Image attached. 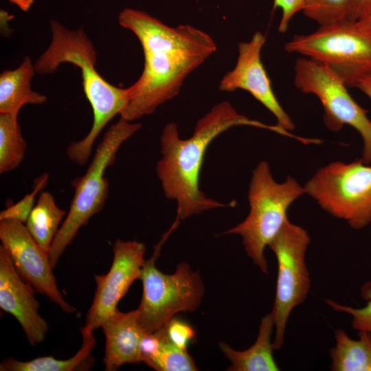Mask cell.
<instances>
[{"label":"cell","instance_id":"obj_1","mask_svg":"<svg viewBox=\"0 0 371 371\" xmlns=\"http://www.w3.org/2000/svg\"><path fill=\"white\" fill-rule=\"evenodd\" d=\"M118 22L135 34L144 55L142 75L127 88V102L120 113L128 122L153 114L176 97L188 76L216 51L212 38L191 25L170 27L132 8L121 11Z\"/></svg>","mask_w":371,"mask_h":371},{"label":"cell","instance_id":"obj_2","mask_svg":"<svg viewBox=\"0 0 371 371\" xmlns=\"http://www.w3.org/2000/svg\"><path fill=\"white\" fill-rule=\"evenodd\" d=\"M236 126H254L288 135L278 125H267L238 113L227 101L216 104L200 118L188 139L179 137L175 122L164 127L160 137L161 158L157 163L156 172L165 196L177 202L176 221L210 209L231 205L206 196L199 182L210 144L218 135Z\"/></svg>","mask_w":371,"mask_h":371},{"label":"cell","instance_id":"obj_3","mask_svg":"<svg viewBox=\"0 0 371 371\" xmlns=\"http://www.w3.org/2000/svg\"><path fill=\"white\" fill-rule=\"evenodd\" d=\"M50 27L51 43L34 64V69L39 74H49L65 63L80 68L84 92L93 110V122L83 139L68 146L67 155L75 164L84 166L90 158L101 131L126 106L128 90L113 86L98 73L95 68L97 52L82 28L69 30L56 20L51 21Z\"/></svg>","mask_w":371,"mask_h":371},{"label":"cell","instance_id":"obj_4","mask_svg":"<svg viewBox=\"0 0 371 371\" xmlns=\"http://www.w3.org/2000/svg\"><path fill=\"white\" fill-rule=\"evenodd\" d=\"M304 194V187L290 176L282 183L276 181L269 163L262 161L252 171L247 216L224 234L240 235L247 256L267 274L265 249L288 220L290 205Z\"/></svg>","mask_w":371,"mask_h":371},{"label":"cell","instance_id":"obj_5","mask_svg":"<svg viewBox=\"0 0 371 371\" xmlns=\"http://www.w3.org/2000/svg\"><path fill=\"white\" fill-rule=\"evenodd\" d=\"M141 127L140 123H131L120 117L104 133L86 172L72 180L71 184L75 190L69 210L49 251L53 269L79 229L103 209L109 188L106 170L113 164L122 144Z\"/></svg>","mask_w":371,"mask_h":371},{"label":"cell","instance_id":"obj_6","mask_svg":"<svg viewBox=\"0 0 371 371\" xmlns=\"http://www.w3.org/2000/svg\"><path fill=\"white\" fill-rule=\"evenodd\" d=\"M176 228L172 224L162 236L154 247L153 256L145 261L139 278L143 293L137 308L138 322L146 333L165 327L179 312L196 310L205 293L201 276L188 263H179L172 274H166L155 267L163 244Z\"/></svg>","mask_w":371,"mask_h":371},{"label":"cell","instance_id":"obj_7","mask_svg":"<svg viewBox=\"0 0 371 371\" xmlns=\"http://www.w3.org/2000/svg\"><path fill=\"white\" fill-rule=\"evenodd\" d=\"M324 210L355 230L371 223V166L357 159L330 162L303 186Z\"/></svg>","mask_w":371,"mask_h":371},{"label":"cell","instance_id":"obj_8","mask_svg":"<svg viewBox=\"0 0 371 371\" xmlns=\"http://www.w3.org/2000/svg\"><path fill=\"white\" fill-rule=\"evenodd\" d=\"M284 50L328 65L348 88L356 87L371 73V37L350 20L320 25L311 34L295 35L285 43Z\"/></svg>","mask_w":371,"mask_h":371},{"label":"cell","instance_id":"obj_9","mask_svg":"<svg viewBox=\"0 0 371 371\" xmlns=\"http://www.w3.org/2000/svg\"><path fill=\"white\" fill-rule=\"evenodd\" d=\"M294 83L297 89L318 98L324 109L323 120L330 131L344 125L354 128L363 141L361 161L371 163V120L348 91L341 79L328 65L304 56L295 60Z\"/></svg>","mask_w":371,"mask_h":371},{"label":"cell","instance_id":"obj_10","mask_svg":"<svg viewBox=\"0 0 371 371\" xmlns=\"http://www.w3.org/2000/svg\"><path fill=\"white\" fill-rule=\"evenodd\" d=\"M311 238L308 232L289 219L269 243L278 262V276L272 311L275 350L281 349L289 315L306 300L311 286L305 258Z\"/></svg>","mask_w":371,"mask_h":371},{"label":"cell","instance_id":"obj_11","mask_svg":"<svg viewBox=\"0 0 371 371\" xmlns=\"http://www.w3.org/2000/svg\"><path fill=\"white\" fill-rule=\"evenodd\" d=\"M0 240L25 281L65 313L76 312V308L67 302L58 288L48 253L34 240L24 223L14 219L0 221Z\"/></svg>","mask_w":371,"mask_h":371},{"label":"cell","instance_id":"obj_12","mask_svg":"<svg viewBox=\"0 0 371 371\" xmlns=\"http://www.w3.org/2000/svg\"><path fill=\"white\" fill-rule=\"evenodd\" d=\"M145 251L146 247L141 242L121 239L115 241L111 268L106 274L94 276L96 289L85 326L94 331L116 312L120 300L139 278L146 261Z\"/></svg>","mask_w":371,"mask_h":371},{"label":"cell","instance_id":"obj_13","mask_svg":"<svg viewBox=\"0 0 371 371\" xmlns=\"http://www.w3.org/2000/svg\"><path fill=\"white\" fill-rule=\"evenodd\" d=\"M265 40V36L257 31L249 41L239 43L236 65L223 76L219 89L248 91L275 116L278 126L291 132L295 124L276 98L261 61L260 54Z\"/></svg>","mask_w":371,"mask_h":371},{"label":"cell","instance_id":"obj_14","mask_svg":"<svg viewBox=\"0 0 371 371\" xmlns=\"http://www.w3.org/2000/svg\"><path fill=\"white\" fill-rule=\"evenodd\" d=\"M35 289L16 270L2 245H0V308L13 315L21 326L32 346L42 343L48 331L46 320L38 313Z\"/></svg>","mask_w":371,"mask_h":371},{"label":"cell","instance_id":"obj_15","mask_svg":"<svg viewBox=\"0 0 371 371\" xmlns=\"http://www.w3.org/2000/svg\"><path fill=\"white\" fill-rule=\"evenodd\" d=\"M102 328L106 338L103 359L106 371L117 370L124 363L142 362L141 343L146 333L138 322L137 309L127 313L117 309Z\"/></svg>","mask_w":371,"mask_h":371},{"label":"cell","instance_id":"obj_16","mask_svg":"<svg viewBox=\"0 0 371 371\" xmlns=\"http://www.w3.org/2000/svg\"><path fill=\"white\" fill-rule=\"evenodd\" d=\"M274 328L271 313L260 321L257 339L248 349L238 351L221 341L219 347L231 365L228 371H278L273 355V346L271 338Z\"/></svg>","mask_w":371,"mask_h":371},{"label":"cell","instance_id":"obj_17","mask_svg":"<svg viewBox=\"0 0 371 371\" xmlns=\"http://www.w3.org/2000/svg\"><path fill=\"white\" fill-rule=\"evenodd\" d=\"M34 72L31 58L25 57L19 67L0 74V113L18 116L25 104H41L47 101L45 95L31 88Z\"/></svg>","mask_w":371,"mask_h":371},{"label":"cell","instance_id":"obj_18","mask_svg":"<svg viewBox=\"0 0 371 371\" xmlns=\"http://www.w3.org/2000/svg\"><path fill=\"white\" fill-rule=\"evenodd\" d=\"M82 344L80 350L68 359H56L53 357H41L27 361L12 357L3 360L1 371H74L87 370L93 365L91 353L96 345L93 330L83 326L80 328Z\"/></svg>","mask_w":371,"mask_h":371},{"label":"cell","instance_id":"obj_19","mask_svg":"<svg viewBox=\"0 0 371 371\" xmlns=\"http://www.w3.org/2000/svg\"><path fill=\"white\" fill-rule=\"evenodd\" d=\"M335 346L331 348L330 370L371 371V333L358 331V339L350 338L341 328L335 330Z\"/></svg>","mask_w":371,"mask_h":371},{"label":"cell","instance_id":"obj_20","mask_svg":"<svg viewBox=\"0 0 371 371\" xmlns=\"http://www.w3.org/2000/svg\"><path fill=\"white\" fill-rule=\"evenodd\" d=\"M66 211L56 203L52 193H41L25 225L41 247L49 254L52 242Z\"/></svg>","mask_w":371,"mask_h":371},{"label":"cell","instance_id":"obj_21","mask_svg":"<svg viewBox=\"0 0 371 371\" xmlns=\"http://www.w3.org/2000/svg\"><path fill=\"white\" fill-rule=\"evenodd\" d=\"M18 116L0 113V173L16 169L23 161L27 143L23 137Z\"/></svg>","mask_w":371,"mask_h":371},{"label":"cell","instance_id":"obj_22","mask_svg":"<svg viewBox=\"0 0 371 371\" xmlns=\"http://www.w3.org/2000/svg\"><path fill=\"white\" fill-rule=\"evenodd\" d=\"M160 344L154 356L146 363L157 371H196V366L187 350L174 344L166 326L158 330Z\"/></svg>","mask_w":371,"mask_h":371},{"label":"cell","instance_id":"obj_23","mask_svg":"<svg viewBox=\"0 0 371 371\" xmlns=\"http://www.w3.org/2000/svg\"><path fill=\"white\" fill-rule=\"evenodd\" d=\"M352 0H306L304 14L320 25L349 20Z\"/></svg>","mask_w":371,"mask_h":371},{"label":"cell","instance_id":"obj_24","mask_svg":"<svg viewBox=\"0 0 371 371\" xmlns=\"http://www.w3.org/2000/svg\"><path fill=\"white\" fill-rule=\"evenodd\" d=\"M361 296L366 301V306L355 308L331 300H325V303L334 311L349 314L352 317L351 326L353 329L371 333V282H365L361 287Z\"/></svg>","mask_w":371,"mask_h":371},{"label":"cell","instance_id":"obj_25","mask_svg":"<svg viewBox=\"0 0 371 371\" xmlns=\"http://www.w3.org/2000/svg\"><path fill=\"white\" fill-rule=\"evenodd\" d=\"M49 179V174L44 172L34 181L32 191L26 194L19 201L0 212V221L5 219H14L25 223L32 210L35 205V199L37 193L42 190Z\"/></svg>","mask_w":371,"mask_h":371},{"label":"cell","instance_id":"obj_26","mask_svg":"<svg viewBox=\"0 0 371 371\" xmlns=\"http://www.w3.org/2000/svg\"><path fill=\"white\" fill-rule=\"evenodd\" d=\"M166 328L170 339L182 349L187 350L188 343L195 336V331L190 325L174 317Z\"/></svg>","mask_w":371,"mask_h":371},{"label":"cell","instance_id":"obj_27","mask_svg":"<svg viewBox=\"0 0 371 371\" xmlns=\"http://www.w3.org/2000/svg\"><path fill=\"white\" fill-rule=\"evenodd\" d=\"M306 2V0H273V10L280 8L282 11L278 26L280 32H286L292 18L295 14L303 10Z\"/></svg>","mask_w":371,"mask_h":371},{"label":"cell","instance_id":"obj_28","mask_svg":"<svg viewBox=\"0 0 371 371\" xmlns=\"http://www.w3.org/2000/svg\"><path fill=\"white\" fill-rule=\"evenodd\" d=\"M370 6L371 0H352L349 20H359L367 13Z\"/></svg>","mask_w":371,"mask_h":371},{"label":"cell","instance_id":"obj_29","mask_svg":"<svg viewBox=\"0 0 371 371\" xmlns=\"http://www.w3.org/2000/svg\"><path fill=\"white\" fill-rule=\"evenodd\" d=\"M355 22L361 32L371 37V6L364 16Z\"/></svg>","mask_w":371,"mask_h":371},{"label":"cell","instance_id":"obj_30","mask_svg":"<svg viewBox=\"0 0 371 371\" xmlns=\"http://www.w3.org/2000/svg\"><path fill=\"white\" fill-rule=\"evenodd\" d=\"M356 87L366 95L371 100V73L361 79Z\"/></svg>","mask_w":371,"mask_h":371},{"label":"cell","instance_id":"obj_31","mask_svg":"<svg viewBox=\"0 0 371 371\" xmlns=\"http://www.w3.org/2000/svg\"><path fill=\"white\" fill-rule=\"evenodd\" d=\"M11 3L16 5L21 10L27 12L30 10L34 0H9Z\"/></svg>","mask_w":371,"mask_h":371}]
</instances>
